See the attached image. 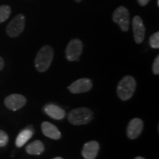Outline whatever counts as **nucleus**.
<instances>
[{"mask_svg": "<svg viewBox=\"0 0 159 159\" xmlns=\"http://www.w3.org/2000/svg\"><path fill=\"white\" fill-rule=\"evenodd\" d=\"M44 151V145L41 141L36 140L29 144L26 148V152L30 155L39 156Z\"/></svg>", "mask_w": 159, "mask_h": 159, "instance_id": "nucleus-14", "label": "nucleus"}, {"mask_svg": "<svg viewBox=\"0 0 159 159\" xmlns=\"http://www.w3.org/2000/svg\"><path fill=\"white\" fill-rule=\"evenodd\" d=\"M43 111L51 118L61 120L66 116V111L56 105L48 104L43 107Z\"/></svg>", "mask_w": 159, "mask_h": 159, "instance_id": "nucleus-12", "label": "nucleus"}, {"mask_svg": "<svg viewBox=\"0 0 159 159\" xmlns=\"http://www.w3.org/2000/svg\"><path fill=\"white\" fill-rule=\"evenodd\" d=\"M11 13V9L8 5L0 6V23H2L8 19Z\"/></svg>", "mask_w": 159, "mask_h": 159, "instance_id": "nucleus-16", "label": "nucleus"}, {"mask_svg": "<svg viewBox=\"0 0 159 159\" xmlns=\"http://www.w3.org/2000/svg\"><path fill=\"white\" fill-rule=\"evenodd\" d=\"M75 2H80L81 1H82V0H75Z\"/></svg>", "mask_w": 159, "mask_h": 159, "instance_id": "nucleus-24", "label": "nucleus"}, {"mask_svg": "<svg viewBox=\"0 0 159 159\" xmlns=\"http://www.w3.org/2000/svg\"><path fill=\"white\" fill-rule=\"evenodd\" d=\"M92 86V82L90 79L81 78L71 83L68 87V89L72 94H81L88 92Z\"/></svg>", "mask_w": 159, "mask_h": 159, "instance_id": "nucleus-7", "label": "nucleus"}, {"mask_svg": "<svg viewBox=\"0 0 159 159\" xmlns=\"http://www.w3.org/2000/svg\"><path fill=\"white\" fill-rule=\"evenodd\" d=\"M134 159H145V158H143V157H140V156H139V157H136V158H134Z\"/></svg>", "mask_w": 159, "mask_h": 159, "instance_id": "nucleus-22", "label": "nucleus"}, {"mask_svg": "<svg viewBox=\"0 0 159 159\" xmlns=\"http://www.w3.org/2000/svg\"><path fill=\"white\" fill-rule=\"evenodd\" d=\"M150 0H138V2L141 6H145L148 5Z\"/></svg>", "mask_w": 159, "mask_h": 159, "instance_id": "nucleus-20", "label": "nucleus"}, {"mask_svg": "<svg viewBox=\"0 0 159 159\" xmlns=\"http://www.w3.org/2000/svg\"><path fill=\"white\" fill-rule=\"evenodd\" d=\"M4 65H5V63H4V60L2 57H0V71L3 69Z\"/></svg>", "mask_w": 159, "mask_h": 159, "instance_id": "nucleus-21", "label": "nucleus"}, {"mask_svg": "<svg viewBox=\"0 0 159 159\" xmlns=\"http://www.w3.org/2000/svg\"><path fill=\"white\" fill-rule=\"evenodd\" d=\"M136 89V83L135 79L128 75L119 81L117 85V94L122 100H128L133 97Z\"/></svg>", "mask_w": 159, "mask_h": 159, "instance_id": "nucleus-2", "label": "nucleus"}, {"mask_svg": "<svg viewBox=\"0 0 159 159\" xmlns=\"http://www.w3.org/2000/svg\"><path fill=\"white\" fill-rule=\"evenodd\" d=\"M33 135V130L31 129L27 128L23 130L19 133L16 139V145L17 148H21L24 146L26 143L28 142L29 139H31V137Z\"/></svg>", "mask_w": 159, "mask_h": 159, "instance_id": "nucleus-15", "label": "nucleus"}, {"mask_svg": "<svg viewBox=\"0 0 159 159\" xmlns=\"http://www.w3.org/2000/svg\"><path fill=\"white\" fill-rule=\"evenodd\" d=\"M94 118V114L88 108H78L69 112L68 119L74 125L88 124Z\"/></svg>", "mask_w": 159, "mask_h": 159, "instance_id": "nucleus-3", "label": "nucleus"}, {"mask_svg": "<svg viewBox=\"0 0 159 159\" xmlns=\"http://www.w3.org/2000/svg\"><path fill=\"white\" fill-rule=\"evenodd\" d=\"M25 27V17L23 14L17 15L7 25L6 32L11 38H16L22 33Z\"/></svg>", "mask_w": 159, "mask_h": 159, "instance_id": "nucleus-5", "label": "nucleus"}, {"mask_svg": "<svg viewBox=\"0 0 159 159\" xmlns=\"http://www.w3.org/2000/svg\"><path fill=\"white\" fill-rule=\"evenodd\" d=\"M157 5H158V7H159V0L157 1Z\"/></svg>", "mask_w": 159, "mask_h": 159, "instance_id": "nucleus-25", "label": "nucleus"}, {"mask_svg": "<svg viewBox=\"0 0 159 159\" xmlns=\"http://www.w3.org/2000/svg\"><path fill=\"white\" fill-rule=\"evenodd\" d=\"M27 103V99L23 95L13 94L7 96L5 99V105L11 111H17L25 106Z\"/></svg>", "mask_w": 159, "mask_h": 159, "instance_id": "nucleus-8", "label": "nucleus"}, {"mask_svg": "<svg viewBox=\"0 0 159 159\" xmlns=\"http://www.w3.org/2000/svg\"><path fill=\"white\" fill-rule=\"evenodd\" d=\"M143 128H144V122L141 119L134 118L131 119L129 122L128 128H127V135L130 139H135L140 136L142 134Z\"/></svg>", "mask_w": 159, "mask_h": 159, "instance_id": "nucleus-9", "label": "nucleus"}, {"mask_svg": "<svg viewBox=\"0 0 159 159\" xmlns=\"http://www.w3.org/2000/svg\"><path fill=\"white\" fill-rule=\"evenodd\" d=\"M133 30L136 43H141L144 39L145 27L140 16H136L133 19Z\"/></svg>", "mask_w": 159, "mask_h": 159, "instance_id": "nucleus-10", "label": "nucleus"}, {"mask_svg": "<svg viewBox=\"0 0 159 159\" xmlns=\"http://www.w3.org/2000/svg\"><path fill=\"white\" fill-rule=\"evenodd\" d=\"M152 71L154 75L159 74V55H158L155 59L153 65H152Z\"/></svg>", "mask_w": 159, "mask_h": 159, "instance_id": "nucleus-19", "label": "nucleus"}, {"mask_svg": "<svg viewBox=\"0 0 159 159\" xmlns=\"http://www.w3.org/2000/svg\"><path fill=\"white\" fill-rule=\"evenodd\" d=\"M150 45L152 48H159V32H156L150 38Z\"/></svg>", "mask_w": 159, "mask_h": 159, "instance_id": "nucleus-17", "label": "nucleus"}, {"mask_svg": "<svg viewBox=\"0 0 159 159\" xmlns=\"http://www.w3.org/2000/svg\"><path fill=\"white\" fill-rule=\"evenodd\" d=\"M41 130L43 134L48 138L52 139H60L61 137V134L58 128L55 125L48 122H43L41 124Z\"/></svg>", "mask_w": 159, "mask_h": 159, "instance_id": "nucleus-13", "label": "nucleus"}, {"mask_svg": "<svg viewBox=\"0 0 159 159\" xmlns=\"http://www.w3.org/2000/svg\"><path fill=\"white\" fill-rule=\"evenodd\" d=\"M8 142V136L5 131L0 130V148L5 147Z\"/></svg>", "mask_w": 159, "mask_h": 159, "instance_id": "nucleus-18", "label": "nucleus"}, {"mask_svg": "<svg viewBox=\"0 0 159 159\" xmlns=\"http://www.w3.org/2000/svg\"><path fill=\"white\" fill-rule=\"evenodd\" d=\"M53 159H63V158H61V157H56V158H53Z\"/></svg>", "mask_w": 159, "mask_h": 159, "instance_id": "nucleus-23", "label": "nucleus"}, {"mask_svg": "<svg viewBox=\"0 0 159 159\" xmlns=\"http://www.w3.org/2000/svg\"><path fill=\"white\" fill-rule=\"evenodd\" d=\"M83 43L79 39L71 40L66 49V57L69 61H75L79 59L83 52Z\"/></svg>", "mask_w": 159, "mask_h": 159, "instance_id": "nucleus-6", "label": "nucleus"}, {"mask_svg": "<svg viewBox=\"0 0 159 159\" xmlns=\"http://www.w3.org/2000/svg\"><path fill=\"white\" fill-rule=\"evenodd\" d=\"M113 21L118 24L123 32L128 31L130 25V14L128 10L123 6L117 7L113 14Z\"/></svg>", "mask_w": 159, "mask_h": 159, "instance_id": "nucleus-4", "label": "nucleus"}, {"mask_svg": "<svg viewBox=\"0 0 159 159\" xmlns=\"http://www.w3.org/2000/svg\"><path fill=\"white\" fill-rule=\"evenodd\" d=\"M54 56V51L50 46L41 47L35 60V68L40 72H44L49 68Z\"/></svg>", "mask_w": 159, "mask_h": 159, "instance_id": "nucleus-1", "label": "nucleus"}, {"mask_svg": "<svg viewBox=\"0 0 159 159\" xmlns=\"http://www.w3.org/2000/svg\"><path fill=\"white\" fill-rule=\"evenodd\" d=\"M99 150V143L91 141L85 143L82 150V155L85 159H95Z\"/></svg>", "mask_w": 159, "mask_h": 159, "instance_id": "nucleus-11", "label": "nucleus"}]
</instances>
